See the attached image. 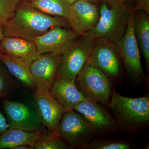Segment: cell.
<instances>
[{"instance_id": "19", "label": "cell", "mask_w": 149, "mask_h": 149, "mask_svg": "<svg viewBox=\"0 0 149 149\" xmlns=\"http://www.w3.org/2000/svg\"><path fill=\"white\" fill-rule=\"evenodd\" d=\"M134 33L138 45L146 61L147 70L149 68V17L143 11L134 12L133 15Z\"/></svg>"}, {"instance_id": "7", "label": "cell", "mask_w": 149, "mask_h": 149, "mask_svg": "<svg viewBox=\"0 0 149 149\" xmlns=\"http://www.w3.org/2000/svg\"><path fill=\"white\" fill-rule=\"evenodd\" d=\"M94 41L81 36L62 54L57 78L75 81L92 52Z\"/></svg>"}, {"instance_id": "1", "label": "cell", "mask_w": 149, "mask_h": 149, "mask_svg": "<svg viewBox=\"0 0 149 149\" xmlns=\"http://www.w3.org/2000/svg\"><path fill=\"white\" fill-rule=\"evenodd\" d=\"M54 26L70 27L66 19L48 15L24 3L17 5L13 16L3 25V34L4 37H18L34 42Z\"/></svg>"}, {"instance_id": "9", "label": "cell", "mask_w": 149, "mask_h": 149, "mask_svg": "<svg viewBox=\"0 0 149 149\" xmlns=\"http://www.w3.org/2000/svg\"><path fill=\"white\" fill-rule=\"evenodd\" d=\"M73 110L83 116L95 136L117 132L113 116L103 106L86 99L76 104Z\"/></svg>"}, {"instance_id": "14", "label": "cell", "mask_w": 149, "mask_h": 149, "mask_svg": "<svg viewBox=\"0 0 149 149\" xmlns=\"http://www.w3.org/2000/svg\"><path fill=\"white\" fill-rule=\"evenodd\" d=\"M99 5L77 0L71 4L69 20L70 28L82 35L95 27L100 17Z\"/></svg>"}, {"instance_id": "28", "label": "cell", "mask_w": 149, "mask_h": 149, "mask_svg": "<svg viewBox=\"0 0 149 149\" xmlns=\"http://www.w3.org/2000/svg\"><path fill=\"white\" fill-rule=\"evenodd\" d=\"M34 147L27 145H20L15 147L13 149H33Z\"/></svg>"}, {"instance_id": "3", "label": "cell", "mask_w": 149, "mask_h": 149, "mask_svg": "<svg viewBox=\"0 0 149 149\" xmlns=\"http://www.w3.org/2000/svg\"><path fill=\"white\" fill-rule=\"evenodd\" d=\"M133 11L132 0L110 8L104 2L100 6V17L97 23L93 29L82 35L93 41L105 39L111 42L117 43L125 35Z\"/></svg>"}, {"instance_id": "20", "label": "cell", "mask_w": 149, "mask_h": 149, "mask_svg": "<svg viewBox=\"0 0 149 149\" xmlns=\"http://www.w3.org/2000/svg\"><path fill=\"white\" fill-rule=\"evenodd\" d=\"M25 3L48 15L63 17L69 21L71 4L66 0H27Z\"/></svg>"}, {"instance_id": "29", "label": "cell", "mask_w": 149, "mask_h": 149, "mask_svg": "<svg viewBox=\"0 0 149 149\" xmlns=\"http://www.w3.org/2000/svg\"><path fill=\"white\" fill-rule=\"evenodd\" d=\"M83 1H86L95 4H101L102 3L105 2V0H83Z\"/></svg>"}, {"instance_id": "13", "label": "cell", "mask_w": 149, "mask_h": 149, "mask_svg": "<svg viewBox=\"0 0 149 149\" xmlns=\"http://www.w3.org/2000/svg\"><path fill=\"white\" fill-rule=\"evenodd\" d=\"M62 54H45L29 64L36 88L50 91L56 79Z\"/></svg>"}, {"instance_id": "4", "label": "cell", "mask_w": 149, "mask_h": 149, "mask_svg": "<svg viewBox=\"0 0 149 149\" xmlns=\"http://www.w3.org/2000/svg\"><path fill=\"white\" fill-rule=\"evenodd\" d=\"M75 83L86 99L103 106H107L114 90L107 76L87 61L76 77Z\"/></svg>"}, {"instance_id": "26", "label": "cell", "mask_w": 149, "mask_h": 149, "mask_svg": "<svg viewBox=\"0 0 149 149\" xmlns=\"http://www.w3.org/2000/svg\"><path fill=\"white\" fill-rule=\"evenodd\" d=\"M10 128L5 116L4 115L2 111L0 109V135Z\"/></svg>"}, {"instance_id": "12", "label": "cell", "mask_w": 149, "mask_h": 149, "mask_svg": "<svg viewBox=\"0 0 149 149\" xmlns=\"http://www.w3.org/2000/svg\"><path fill=\"white\" fill-rule=\"evenodd\" d=\"M81 36L71 28L54 26L37 37L34 42L40 54H62Z\"/></svg>"}, {"instance_id": "31", "label": "cell", "mask_w": 149, "mask_h": 149, "mask_svg": "<svg viewBox=\"0 0 149 149\" xmlns=\"http://www.w3.org/2000/svg\"><path fill=\"white\" fill-rule=\"evenodd\" d=\"M68 3H69L70 4H71L72 3H74V2H75V1H77V0H66Z\"/></svg>"}, {"instance_id": "27", "label": "cell", "mask_w": 149, "mask_h": 149, "mask_svg": "<svg viewBox=\"0 0 149 149\" xmlns=\"http://www.w3.org/2000/svg\"><path fill=\"white\" fill-rule=\"evenodd\" d=\"M128 0H105V2L110 7H113L127 2Z\"/></svg>"}, {"instance_id": "15", "label": "cell", "mask_w": 149, "mask_h": 149, "mask_svg": "<svg viewBox=\"0 0 149 149\" xmlns=\"http://www.w3.org/2000/svg\"><path fill=\"white\" fill-rule=\"evenodd\" d=\"M49 93L55 100L68 109H73L76 104L86 99L74 80L65 78H56Z\"/></svg>"}, {"instance_id": "30", "label": "cell", "mask_w": 149, "mask_h": 149, "mask_svg": "<svg viewBox=\"0 0 149 149\" xmlns=\"http://www.w3.org/2000/svg\"><path fill=\"white\" fill-rule=\"evenodd\" d=\"M4 38L3 31V25H0V44L2 40Z\"/></svg>"}, {"instance_id": "10", "label": "cell", "mask_w": 149, "mask_h": 149, "mask_svg": "<svg viewBox=\"0 0 149 149\" xmlns=\"http://www.w3.org/2000/svg\"><path fill=\"white\" fill-rule=\"evenodd\" d=\"M1 105L2 112L10 127L29 131L45 130L35 107L32 108L22 102L8 99H3Z\"/></svg>"}, {"instance_id": "33", "label": "cell", "mask_w": 149, "mask_h": 149, "mask_svg": "<svg viewBox=\"0 0 149 149\" xmlns=\"http://www.w3.org/2000/svg\"><path fill=\"white\" fill-rule=\"evenodd\" d=\"M20 1H21V0H20Z\"/></svg>"}, {"instance_id": "18", "label": "cell", "mask_w": 149, "mask_h": 149, "mask_svg": "<svg viewBox=\"0 0 149 149\" xmlns=\"http://www.w3.org/2000/svg\"><path fill=\"white\" fill-rule=\"evenodd\" d=\"M45 130L29 131L10 127L0 135V149H13L20 145L34 147Z\"/></svg>"}, {"instance_id": "25", "label": "cell", "mask_w": 149, "mask_h": 149, "mask_svg": "<svg viewBox=\"0 0 149 149\" xmlns=\"http://www.w3.org/2000/svg\"><path fill=\"white\" fill-rule=\"evenodd\" d=\"M133 10H141L149 15V0H133L132 1Z\"/></svg>"}, {"instance_id": "23", "label": "cell", "mask_w": 149, "mask_h": 149, "mask_svg": "<svg viewBox=\"0 0 149 149\" xmlns=\"http://www.w3.org/2000/svg\"><path fill=\"white\" fill-rule=\"evenodd\" d=\"M35 149H71L59 137L50 131H44L42 136L34 146Z\"/></svg>"}, {"instance_id": "2", "label": "cell", "mask_w": 149, "mask_h": 149, "mask_svg": "<svg viewBox=\"0 0 149 149\" xmlns=\"http://www.w3.org/2000/svg\"><path fill=\"white\" fill-rule=\"evenodd\" d=\"M107 107L113 114L117 132L138 136L148 130V95L141 97H126L114 89Z\"/></svg>"}, {"instance_id": "16", "label": "cell", "mask_w": 149, "mask_h": 149, "mask_svg": "<svg viewBox=\"0 0 149 149\" xmlns=\"http://www.w3.org/2000/svg\"><path fill=\"white\" fill-rule=\"evenodd\" d=\"M0 53L22 59L29 64L40 55L34 42L18 37H4Z\"/></svg>"}, {"instance_id": "6", "label": "cell", "mask_w": 149, "mask_h": 149, "mask_svg": "<svg viewBox=\"0 0 149 149\" xmlns=\"http://www.w3.org/2000/svg\"><path fill=\"white\" fill-rule=\"evenodd\" d=\"M88 62L107 76L113 86L119 85L122 75V61L116 44L105 39L94 40Z\"/></svg>"}, {"instance_id": "21", "label": "cell", "mask_w": 149, "mask_h": 149, "mask_svg": "<svg viewBox=\"0 0 149 149\" xmlns=\"http://www.w3.org/2000/svg\"><path fill=\"white\" fill-rule=\"evenodd\" d=\"M135 146L130 139L94 138L81 149H131Z\"/></svg>"}, {"instance_id": "5", "label": "cell", "mask_w": 149, "mask_h": 149, "mask_svg": "<svg viewBox=\"0 0 149 149\" xmlns=\"http://www.w3.org/2000/svg\"><path fill=\"white\" fill-rule=\"evenodd\" d=\"M134 13L133 11L131 14L125 35L116 44L128 78L134 85H141L148 80L141 64L139 45L134 33Z\"/></svg>"}, {"instance_id": "22", "label": "cell", "mask_w": 149, "mask_h": 149, "mask_svg": "<svg viewBox=\"0 0 149 149\" xmlns=\"http://www.w3.org/2000/svg\"><path fill=\"white\" fill-rule=\"evenodd\" d=\"M19 88V84L0 61V99L10 98Z\"/></svg>"}, {"instance_id": "32", "label": "cell", "mask_w": 149, "mask_h": 149, "mask_svg": "<svg viewBox=\"0 0 149 149\" xmlns=\"http://www.w3.org/2000/svg\"><path fill=\"white\" fill-rule=\"evenodd\" d=\"M132 1H133V0H132Z\"/></svg>"}, {"instance_id": "11", "label": "cell", "mask_w": 149, "mask_h": 149, "mask_svg": "<svg viewBox=\"0 0 149 149\" xmlns=\"http://www.w3.org/2000/svg\"><path fill=\"white\" fill-rule=\"evenodd\" d=\"M34 104L40 121L48 130L59 137V125L63 116L68 109L55 100L49 91L41 89L34 91Z\"/></svg>"}, {"instance_id": "17", "label": "cell", "mask_w": 149, "mask_h": 149, "mask_svg": "<svg viewBox=\"0 0 149 149\" xmlns=\"http://www.w3.org/2000/svg\"><path fill=\"white\" fill-rule=\"evenodd\" d=\"M0 61L24 88L34 91L36 89L29 64L22 59L0 53Z\"/></svg>"}, {"instance_id": "8", "label": "cell", "mask_w": 149, "mask_h": 149, "mask_svg": "<svg viewBox=\"0 0 149 149\" xmlns=\"http://www.w3.org/2000/svg\"><path fill=\"white\" fill-rule=\"evenodd\" d=\"M59 137L72 149H81L95 138V135L80 113L68 109L58 126Z\"/></svg>"}, {"instance_id": "24", "label": "cell", "mask_w": 149, "mask_h": 149, "mask_svg": "<svg viewBox=\"0 0 149 149\" xmlns=\"http://www.w3.org/2000/svg\"><path fill=\"white\" fill-rule=\"evenodd\" d=\"M20 0H0V25H3L14 14Z\"/></svg>"}]
</instances>
